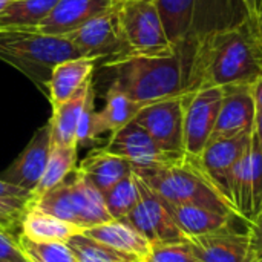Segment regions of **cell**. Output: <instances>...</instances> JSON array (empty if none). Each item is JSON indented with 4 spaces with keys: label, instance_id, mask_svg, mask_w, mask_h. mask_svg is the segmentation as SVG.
Wrapping results in <instances>:
<instances>
[{
    "label": "cell",
    "instance_id": "obj_1",
    "mask_svg": "<svg viewBox=\"0 0 262 262\" xmlns=\"http://www.w3.org/2000/svg\"><path fill=\"white\" fill-rule=\"evenodd\" d=\"M187 48L186 94L230 84H253L262 75V40L247 18L183 41Z\"/></svg>",
    "mask_w": 262,
    "mask_h": 262
},
{
    "label": "cell",
    "instance_id": "obj_2",
    "mask_svg": "<svg viewBox=\"0 0 262 262\" xmlns=\"http://www.w3.org/2000/svg\"><path fill=\"white\" fill-rule=\"evenodd\" d=\"M103 68L112 72L111 86L143 106L186 95V43H180L177 52L172 55H124L118 60L103 63Z\"/></svg>",
    "mask_w": 262,
    "mask_h": 262
},
{
    "label": "cell",
    "instance_id": "obj_3",
    "mask_svg": "<svg viewBox=\"0 0 262 262\" xmlns=\"http://www.w3.org/2000/svg\"><path fill=\"white\" fill-rule=\"evenodd\" d=\"M81 57L66 37L40 34L29 28L0 29V60L26 75L45 95L52 69L69 58Z\"/></svg>",
    "mask_w": 262,
    "mask_h": 262
},
{
    "label": "cell",
    "instance_id": "obj_4",
    "mask_svg": "<svg viewBox=\"0 0 262 262\" xmlns=\"http://www.w3.org/2000/svg\"><path fill=\"white\" fill-rule=\"evenodd\" d=\"M135 175L161 200L170 204H190L236 216L229 201L216 190L198 160L183 158L154 167H135Z\"/></svg>",
    "mask_w": 262,
    "mask_h": 262
},
{
    "label": "cell",
    "instance_id": "obj_5",
    "mask_svg": "<svg viewBox=\"0 0 262 262\" xmlns=\"http://www.w3.org/2000/svg\"><path fill=\"white\" fill-rule=\"evenodd\" d=\"M28 209H35L60 218L81 230L109 223L103 193L75 169L64 181L29 201Z\"/></svg>",
    "mask_w": 262,
    "mask_h": 262
},
{
    "label": "cell",
    "instance_id": "obj_6",
    "mask_svg": "<svg viewBox=\"0 0 262 262\" xmlns=\"http://www.w3.org/2000/svg\"><path fill=\"white\" fill-rule=\"evenodd\" d=\"M169 40L178 46L213 29L236 25L226 12L227 0H154Z\"/></svg>",
    "mask_w": 262,
    "mask_h": 262
},
{
    "label": "cell",
    "instance_id": "obj_7",
    "mask_svg": "<svg viewBox=\"0 0 262 262\" xmlns=\"http://www.w3.org/2000/svg\"><path fill=\"white\" fill-rule=\"evenodd\" d=\"M127 55L166 57L177 52L154 0H123L118 6Z\"/></svg>",
    "mask_w": 262,
    "mask_h": 262
},
{
    "label": "cell",
    "instance_id": "obj_8",
    "mask_svg": "<svg viewBox=\"0 0 262 262\" xmlns=\"http://www.w3.org/2000/svg\"><path fill=\"white\" fill-rule=\"evenodd\" d=\"M118 6L94 17L66 35L81 57L92 58L97 63H107L129 54L120 23Z\"/></svg>",
    "mask_w": 262,
    "mask_h": 262
},
{
    "label": "cell",
    "instance_id": "obj_9",
    "mask_svg": "<svg viewBox=\"0 0 262 262\" xmlns=\"http://www.w3.org/2000/svg\"><path fill=\"white\" fill-rule=\"evenodd\" d=\"M223 88H206L184 95V157L200 160L215 129Z\"/></svg>",
    "mask_w": 262,
    "mask_h": 262
},
{
    "label": "cell",
    "instance_id": "obj_10",
    "mask_svg": "<svg viewBox=\"0 0 262 262\" xmlns=\"http://www.w3.org/2000/svg\"><path fill=\"white\" fill-rule=\"evenodd\" d=\"M169 155L184 157V95L144 106L134 120Z\"/></svg>",
    "mask_w": 262,
    "mask_h": 262
},
{
    "label": "cell",
    "instance_id": "obj_11",
    "mask_svg": "<svg viewBox=\"0 0 262 262\" xmlns=\"http://www.w3.org/2000/svg\"><path fill=\"white\" fill-rule=\"evenodd\" d=\"M137 180L140 187V201L123 220L141 233L152 246L187 241L170 216L166 201L150 190L138 177Z\"/></svg>",
    "mask_w": 262,
    "mask_h": 262
},
{
    "label": "cell",
    "instance_id": "obj_12",
    "mask_svg": "<svg viewBox=\"0 0 262 262\" xmlns=\"http://www.w3.org/2000/svg\"><path fill=\"white\" fill-rule=\"evenodd\" d=\"M256 111L250 83L224 86L218 120L209 143L227 140L241 134H252L255 129Z\"/></svg>",
    "mask_w": 262,
    "mask_h": 262
},
{
    "label": "cell",
    "instance_id": "obj_13",
    "mask_svg": "<svg viewBox=\"0 0 262 262\" xmlns=\"http://www.w3.org/2000/svg\"><path fill=\"white\" fill-rule=\"evenodd\" d=\"M252 134H241L227 140L209 143L198 160L204 173L209 177L212 184L229 201L232 207V173L239 158L249 150L252 143Z\"/></svg>",
    "mask_w": 262,
    "mask_h": 262
},
{
    "label": "cell",
    "instance_id": "obj_14",
    "mask_svg": "<svg viewBox=\"0 0 262 262\" xmlns=\"http://www.w3.org/2000/svg\"><path fill=\"white\" fill-rule=\"evenodd\" d=\"M103 149L112 155L127 160L135 167H154L177 163L183 158L166 154L154 138L135 121L111 134Z\"/></svg>",
    "mask_w": 262,
    "mask_h": 262
},
{
    "label": "cell",
    "instance_id": "obj_15",
    "mask_svg": "<svg viewBox=\"0 0 262 262\" xmlns=\"http://www.w3.org/2000/svg\"><path fill=\"white\" fill-rule=\"evenodd\" d=\"M52 149V134L49 121L35 130L21 154L0 173V178L28 192L38 186Z\"/></svg>",
    "mask_w": 262,
    "mask_h": 262
},
{
    "label": "cell",
    "instance_id": "obj_16",
    "mask_svg": "<svg viewBox=\"0 0 262 262\" xmlns=\"http://www.w3.org/2000/svg\"><path fill=\"white\" fill-rule=\"evenodd\" d=\"M121 2L123 0H58L52 12L41 23L29 29L46 35L66 37L94 17L117 8Z\"/></svg>",
    "mask_w": 262,
    "mask_h": 262
},
{
    "label": "cell",
    "instance_id": "obj_17",
    "mask_svg": "<svg viewBox=\"0 0 262 262\" xmlns=\"http://www.w3.org/2000/svg\"><path fill=\"white\" fill-rule=\"evenodd\" d=\"M198 262H250L249 233L232 227L187 239Z\"/></svg>",
    "mask_w": 262,
    "mask_h": 262
},
{
    "label": "cell",
    "instance_id": "obj_18",
    "mask_svg": "<svg viewBox=\"0 0 262 262\" xmlns=\"http://www.w3.org/2000/svg\"><path fill=\"white\" fill-rule=\"evenodd\" d=\"M97 61L88 57L69 58L58 63L48 81V100L52 107L72 98L83 86L92 81Z\"/></svg>",
    "mask_w": 262,
    "mask_h": 262
},
{
    "label": "cell",
    "instance_id": "obj_19",
    "mask_svg": "<svg viewBox=\"0 0 262 262\" xmlns=\"http://www.w3.org/2000/svg\"><path fill=\"white\" fill-rule=\"evenodd\" d=\"M144 106L130 100L121 91L114 86H109L104 106L100 111L94 112L92 118V138L97 143L103 134H114L118 129L124 127L130 121L135 120L138 112Z\"/></svg>",
    "mask_w": 262,
    "mask_h": 262
},
{
    "label": "cell",
    "instance_id": "obj_20",
    "mask_svg": "<svg viewBox=\"0 0 262 262\" xmlns=\"http://www.w3.org/2000/svg\"><path fill=\"white\" fill-rule=\"evenodd\" d=\"M170 216L181 230V233L190 239L201 235L220 232L230 227L232 215L218 213L204 207L190 204H170L166 203Z\"/></svg>",
    "mask_w": 262,
    "mask_h": 262
},
{
    "label": "cell",
    "instance_id": "obj_21",
    "mask_svg": "<svg viewBox=\"0 0 262 262\" xmlns=\"http://www.w3.org/2000/svg\"><path fill=\"white\" fill-rule=\"evenodd\" d=\"M83 233L118 252L135 255L141 261H144L152 247V244L124 220H111L109 223L86 229Z\"/></svg>",
    "mask_w": 262,
    "mask_h": 262
},
{
    "label": "cell",
    "instance_id": "obj_22",
    "mask_svg": "<svg viewBox=\"0 0 262 262\" xmlns=\"http://www.w3.org/2000/svg\"><path fill=\"white\" fill-rule=\"evenodd\" d=\"M77 169L101 193L134 172V166L127 160L112 155L103 147L92 150Z\"/></svg>",
    "mask_w": 262,
    "mask_h": 262
},
{
    "label": "cell",
    "instance_id": "obj_23",
    "mask_svg": "<svg viewBox=\"0 0 262 262\" xmlns=\"http://www.w3.org/2000/svg\"><path fill=\"white\" fill-rule=\"evenodd\" d=\"M92 86H94V81H89L72 98L61 103L60 106L52 107V115L49 118L52 144L77 146V129H78L80 117H81V112L84 109V104H86V100Z\"/></svg>",
    "mask_w": 262,
    "mask_h": 262
},
{
    "label": "cell",
    "instance_id": "obj_24",
    "mask_svg": "<svg viewBox=\"0 0 262 262\" xmlns=\"http://www.w3.org/2000/svg\"><path fill=\"white\" fill-rule=\"evenodd\" d=\"M83 230L49 213L28 209L20 223L18 235L34 243H68Z\"/></svg>",
    "mask_w": 262,
    "mask_h": 262
},
{
    "label": "cell",
    "instance_id": "obj_25",
    "mask_svg": "<svg viewBox=\"0 0 262 262\" xmlns=\"http://www.w3.org/2000/svg\"><path fill=\"white\" fill-rule=\"evenodd\" d=\"M58 0H15L0 12V29L34 28L55 8Z\"/></svg>",
    "mask_w": 262,
    "mask_h": 262
},
{
    "label": "cell",
    "instance_id": "obj_26",
    "mask_svg": "<svg viewBox=\"0 0 262 262\" xmlns=\"http://www.w3.org/2000/svg\"><path fill=\"white\" fill-rule=\"evenodd\" d=\"M77 146H55L52 144L51 155L45 173L32 192V198H38L61 181H64L77 169Z\"/></svg>",
    "mask_w": 262,
    "mask_h": 262
},
{
    "label": "cell",
    "instance_id": "obj_27",
    "mask_svg": "<svg viewBox=\"0 0 262 262\" xmlns=\"http://www.w3.org/2000/svg\"><path fill=\"white\" fill-rule=\"evenodd\" d=\"M252 144V143H250ZM232 201L235 212L249 224L253 223V186H252V164L250 147L236 163L232 173Z\"/></svg>",
    "mask_w": 262,
    "mask_h": 262
},
{
    "label": "cell",
    "instance_id": "obj_28",
    "mask_svg": "<svg viewBox=\"0 0 262 262\" xmlns=\"http://www.w3.org/2000/svg\"><path fill=\"white\" fill-rule=\"evenodd\" d=\"M66 246L78 262H143L138 256L118 252L94 238L86 236L83 232L74 235Z\"/></svg>",
    "mask_w": 262,
    "mask_h": 262
},
{
    "label": "cell",
    "instance_id": "obj_29",
    "mask_svg": "<svg viewBox=\"0 0 262 262\" xmlns=\"http://www.w3.org/2000/svg\"><path fill=\"white\" fill-rule=\"evenodd\" d=\"M103 200L112 220L126 218L140 201V187L135 172L103 192Z\"/></svg>",
    "mask_w": 262,
    "mask_h": 262
},
{
    "label": "cell",
    "instance_id": "obj_30",
    "mask_svg": "<svg viewBox=\"0 0 262 262\" xmlns=\"http://www.w3.org/2000/svg\"><path fill=\"white\" fill-rule=\"evenodd\" d=\"M18 246L29 262H78L64 243H34L18 235Z\"/></svg>",
    "mask_w": 262,
    "mask_h": 262
},
{
    "label": "cell",
    "instance_id": "obj_31",
    "mask_svg": "<svg viewBox=\"0 0 262 262\" xmlns=\"http://www.w3.org/2000/svg\"><path fill=\"white\" fill-rule=\"evenodd\" d=\"M143 262H198L189 241L154 244Z\"/></svg>",
    "mask_w": 262,
    "mask_h": 262
},
{
    "label": "cell",
    "instance_id": "obj_32",
    "mask_svg": "<svg viewBox=\"0 0 262 262\" xmlns=\"http://www.w3.org/2000/svg\"><path fill=\"white\" fill-rule=\"evenodd\" d=\"M31 200H0V230L18 236L20 223Z\"/></svg>",
    "mask_w": 262,
    "mask_h": 262
},
{
    "label": "cell",
    "instance_id": "obj_33",
    "mask_svg": "<svg viewBox=\"0 0 262 262\" xmlns=\"http://www.w3.org/2000/svg\"><path fill=\"white\" fill-rule=\"evenodd\" d=\"M94 112H95V89L92 86L84 109L81 112L80 117V123H78V129H77V146L78 147H89L94 146L95 141L92 138V118H94Z\"/></svg>",
    "mask_w": 262,
    "mask_h": 262
},
{
    "label": "cell",
    "instance_id": "obj_34",
    "mask_svg": "<svg viewBox=\"0 0 262 262\" xmlns=\"http://www.w3.org/2000/svg\"><path fill=\"white\" fill-rule=\"evenodd\" d=\"M26 259L20 246L18 236L0 230V262H14Z\"/></svg>",
    "mask_w": 262,
    "mask_h": 262
},
{
    "label": "cell",
    "instance_id": "obj_35",
    "mask_svg": "<svg viewBox=\"0 0 262 262\" xmlns=\"http://www.w3.org/2000/svg\"><path fill=\"white\" fill-rule=\"evenodd\" d=\"M261 2L262 0H241V5L246 12V18L252 31L262 40L261 32Z\"/></svg>",
    "mask_w": 262,
    "mask_h": 262
},
{
    "label": "cell",
    "instance_id": "obj_36",
    "mask_svg": "<svg viewBox=\"0 0 262 262\" xmlns=\"http://www.w3.org/2000/svg\"><path fill=\"white\" fill-rule=\"evenodd\" d=\"M249 238H250V259L262 250V212L256 220L249 226Z\"/></svg>",
    "mask_w": 262,
    "mask_h": 262
},
{
    "label": "cell",
    "instance_id": "obj_37",
    "mask_svg": "<svg viewBox=\"0 0 262 262\" xmlns=\"http://www.w3.org/2000/svg\"><path fill=\"white\" fill-rule=\"evenodd\" d=\"M0 200H32V193L0 178Z\"/></svg>",
    "mask_w": 262,
    "mask_h": 262
},
{
    "label": "cell",
    "instance_id": "obj_38",
    "mask_svg": "<svg viewBox=\"0 0 262 262\" xmlns=\"http://www.w3.org/2000/svg\"><path fill=\"white\" fill-rule=\"evenodd\" d=\"M252 91H253L256 109H258V111H262V75L253 83V84H252Z\"/></svg>",
    "mask_w": 262,
    "mask_h": 262
},
{
    "label": "cell",
    "instance_id": "obj_39",
    "mask_svg": "<svg viewBox=\"0 0 262 262\" xmlns=\"http://www.w3.org/2000/svg\"><path fill=\"white\" fill-rule=\"evenodd\" d=\"M253 135L256 137V141L259 144V149H261L262 154V111H256V120H255Z\"/></svg>",
    "mask_w": 262,
    "mask_h": 262
},
{
    "label": "cell",
    "instance_id": "obj_40",
    "mask_svg": "<svg viewBox=\"0 0 262 262\" xmlns=\"http://www.w3.org/2000/svg\"><path fill=\"white\" fill-rule=\"evenodd\" d=\"M14 2H15V0H0V12L5 11V9H6L11 3H14Z\"/></svg>",
    "mask_w": 262,
    "mask_h": 262
},
{
    "label": "cell",
    "instance_id": "obj_41",
    "mask_svg": "<svg viewBox=\"0 0 262 262\" xmlns=\"http://www.w3.org/2000/svg\"><path fill=\"white\" fill-rule=\"evenodd\" d=\"M250 262H262V250L258 253V255H255V256L250 259Z\"/></svg>",
    "mask_w": 262,
    "mask_h": 262
},
{
    "label": "cell",
    "instance_id": "obj_42",
    "mask_svg": "<svg viewBox=\"0 0 262 262\" xmlns=\"http://www.w3.org/2000/svg\"><path fill=\"white\" fill-rule=\"evenodd\" d=\"M14 262H29V261H26V259H23V261H14Z\"/></svg>",
    "mask_w": 262,
    "mask_h": 262
},
{
    "label": "cell",
    "instance_id": "obj_43",
    "mask_svg": "<svg viewBox=\"0 0 262 262\" xmlns=\"http://www.w3.org/2000/svg\"><path fill=\"white\" fill-rule=\"evenodd\" d=\"M261 32H262V14H261Z\"/></svg>",
    "mask_w": 262,
    "mask_h": 262
},
{
    "label": "cell",
    "instance_id": "obj_44",
    "mask_svg": "<svg viewBox=\"0 0 262 262\" xmlns=\"http://www.w3.org/2000/svg\"><path fill=\"white\" fill-rule=\"evenodd\" d=\"M261 14H262V3H261Z\"/></svg>",
    "mask_w": 262,
    "mask_h": 262
},
{
    "label": "cell",
    "instance_id": "obj_45",
    "mask_svg": "<svg viewBox=\"0 0 262 262\" xmlns=\"http://www.w3.org/2000/svg\"><path fill=\"white\" fill-rule=\"evenodd\" d=\"M261 3H262V2H261Z\"/></svg>",
    "mask_w": 262,
    "mask_h": 262
}]
</instances>
